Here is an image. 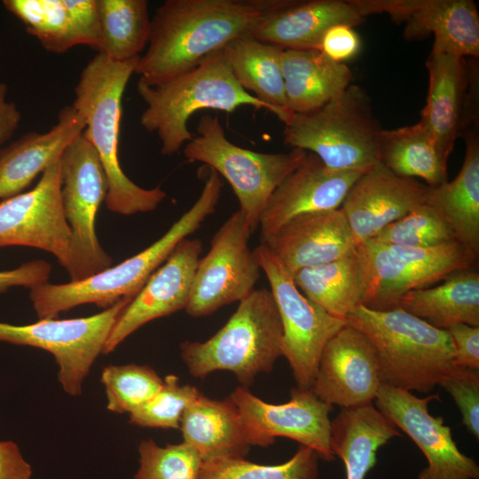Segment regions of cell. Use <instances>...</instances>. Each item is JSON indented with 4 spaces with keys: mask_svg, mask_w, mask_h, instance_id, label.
<instances>
[{
    "mask_svg": "<svg viewBox=\"0 0 479 479\" xmlns=\"http://www.w3.org/2000/svg\"><path fill=\"white\" fill-rule=\"evenodd\" d=\"M288 0H167L151 19V31L135 73L156 83L187 71L248 35L266 14Z\"/></svg>",
    "mask_w": 479,
    "mask_h": 479,
    "instance_id": "6da1fadb",
    "label": "cell"
},
{
    "mask_svg": "<svg viewBox=\"0 0 479 479\" xmlns=\"http://www.w3.org/2000/svg\"><path fill=\"white\" fill-rule=\"evenodd\" d=\"M139 57L114 61L102 53L95 55L80 75L72 105L85 119L82 134L98 153L105 171L106 207L125 216L153 211L167 196L160 187L145 189L136 185L122 169L119 161L122 99Z\"/></svg>",
    "mask_w": 479,
    "mask_h": 479,
    "instance_id": "7a4b0ae2",
    "label": "cell"
},
{
    "mask_svg": "<svg viewBox=\"0 0 479 479\" xmlns=\"http://www.w3.org/2000/svg\"><path fill=\"white\" fill-rule=\"evenodd\" d=\"M137 90L145 104L142 127L155 133L163 155L177 153L193 138L187 124L191 116L205 109L233 112L240 106L270 108L245 90L234 78L221 51L192 68L156 83L141 79Z\"/></svg>",
    "mask_w": 479,
    "mask_h": 479,
    "instance_id": "3957f363",
    "label": "cell"
},
{
    "mask_svg": "<svg viewBox=\"0 0 479 479\" xmlns=\"http://www.w3.org/2000/svg\"><path fill=\"white\" fill-rule=\"evenodd\" d=\"M221 191L218 182L206 181L197 200L160 239L119 264L80 281L46 282L30 288L29 297L38 318H55L60 312L86 303L106 309L123 297H134L177 245L215 212Z\"/></svg>",
    "mask_w": 479,
    "mask_h": 479,
    "instance_id": "277c9868",
    "label": "cell"
},
{
    "mask_svg": "<svg viewBox=\"0 0 479 479\" xmlns=\"http://www.w3.org/2000/svg\"><path fill=\"white\" fill-rule=\"evenodd\" d=\"M345 321L373 343L383 384L428 393L454 366V346L448 331L400 308L375 310L361 304Z\"/></svg>",
    "mask_w": 479,
    "mask_h": 479,
    "instance_id": "5b68a950",
    "label": "cell"
},
{
    "mask_svg": "<svg viewBox=\"0 0 479 479\" xmlns=\"http://www.w3.org/2000/svg\"><path fill=\"white\" fill-rule=\"evenodd\" d=\"M282 325L272 294L255 289L240 302L226 324L205 342L185 341L180 354L196 378L224 370L249 387L260 373L272 370L282 356Z\"/></svg>",
    "mask_w": 479,
    "mask_h": 479,
    "instance_id": "8992f818",
    "label": "cell"
},
{
    "mask_svg": "<svg viewBox=\"0 0 479 479\" xmlns=\"http://www.w3.org/2000/svg\"><path fill=\"white\" fill-rule=\"evenodd\" d=\"M283 141L318 156L329 169L365 173L380 162V134L369 95L349 86L320 108L293 114Z\"/></svg>",
    "mask_w": 479,
    "mask_h": 479,
    "instance_id": "52a82bcc",
    "label": "cell"
},
{
    "mask_svg": "<svg viewBox=\"0 0 479 479\" xmlns=\"http://www.w3.org/2000/svg\"><path fill=\"white\" fill-rule=\"evenodd\" d=\"M197 137L186 143L188 161L209 166L232 186L251 234L259 226L262 213L276 188L307 156L292 148L287 153H259L232 143L216 115L200 119Z\"/></svg>",
    "mask_w": 479,
    "mask_h": 479,
    "instance_id": "ba28073f",
    "label": "cell"
},
{
    "mask_svg": "<svg viewBox=\"0 0 479 479\" xmlns=\"http://www.w3.org/2000/svg\"><path fill=\"white\" fill-rule=\"evenodd\" d=\"M60 170L62 206L72 235L68 274L75 282L112 264L96 234L97 213L106 197L107 179L98 153L82 133L63 151Z\"/></svg>",
    "mask_w": 479,
    "mask_h": 479,
    "instance_id": "9c48e42d",
    "label": "cell"
},
{
    "mask_svg": "<svg viewBox=\"0 0 479 479\" xmlns=\"http://www.w3.org/2000/svg\"><path fill=\"white\" fill-rule=\"evenodd\" d=\"M132 298L123 297L103 311L84 318H43L21 326L0 322V342L50 352L59 366L58 380L62 389L78 397L114 324Z\"/></svg>",
    "mask_w": 479,
    "mask_h": 479,
    "instance_id": "30bf717a",
    "label": "cell"
},
{
    "mask_svg": "<svg viewBox=\"0 0 479 479\" xmlns=\"http://www.w3.org/2000/svg\"><path fill=\"white\" fill-rule=\"evenodd\" d=\"M254 252L268 279L279 314L283 330L282 356L288 361L297 388L309 389L325 345L346 321L328 314L309 300L265 244L261 243Z\"/></svg>",
    "mask_w": 479,
    "mask_h": 479,
    "instance_id": "8fae6325",
    "label": "cell"
},
{
    "mask_svg": "<svg viewBox=\"0 0 479 479\" xmlns=\"http://www.w3.org/2000/svg\"><path fill=\"white\" fill-rule=\"evenodd\" d=\"M361 245L371 283L362 305L375 310L397 308L406 293L429 287L450 274L472 269L478 255L457 240L430 247H406L370 240Z\"/></svg>",
    "mask_w": 479,
    "mask_h": 479,
    "instance_id": "7c38bea8",
    "label": "cell"
},
{
    "mask_svg": "<svg viewBox=\"0 0 479 479\" xmlns=\"http://www.w3.org/2000/svg\"><path fill=\"white\" fill-rule=\"evenodd\" d=\"M250 236L240 210L215 233L208 252L197 264L185 308L188 315L208 316L224 305L240 302L255 290L261 268L249 247Z\"/></svg>",
    "mask_w": 479,
    "mask_h": 479,
    "instance_id": "4fadbf2b",
    "label": "cell"
},
{
    "mask_svg": "<svg viewBox=\"0 0 479 479\" xmlns=\"http://www.w3.org/2000/svg\"><path fill=\"white\" fill-rule=\"evenodd\" d=\"M290 397L287 403L274 404L240 387L228 397L240 415L250 445L268 447L276 437L283 436L311 448L326 461L334 460L330 448L329 413L333 406L310 389L293 388Z\"/></svg>",
    "mask_w": 479,
    "mask_h": 479,
    "instance_id": "5bb4252c",
    "label": "cell"
},
{
    "mask_svg": "<svg viewBox=\"0 0 479 479\" xmlns=\"http://www.w3.org/2000/svg\"><path fill=\"white\" fill-rule=\"evenodd\" d=\"M61 186L59 158L42 173L31 190L0 201V247L47 251L68 272L72 235L62 206Z\"/></svg>",
    "mask_w": 479,
    "mask_h": 479,
    "instance_id": "9a60e30c",
    "label": "cell"
},
{
    "mask_svg": "<svg viewBox=\"0 0 479 479\" xmlns=\"http://www.w3.org/2000/svg\"><path fill=\"white\" fill-rule=\"evenodd\" d=\"M374 399V406L424 454L428 466L417 479H479L475 460L459 450L443 418L428 412L429 403L439 400L438 395L418 397L410 391L381 383Z\"/></svg>",
    "mask_w": 479,
    "mask_h": 479,
    "instance_id": "2e32d148",
    "label": "cell"
},
{
    "mask_svg": "<svg viewBox=\"0 0 479 479\" xmlns=\"http://www.w3.org/2000/svg\"><path fill=\"white\" fill-rule=\"evenodd\" d=\"M363 17L386 13L404 23L407 39L434 35L432 48L466 58L479 55V14L471 0H351Z\"/></svg>",
    "mask_w": 479,
    "mask_h": 479,
    "instance_id": "e0dca14e",
    "label": "cell"
},
{
    "mask_svg": "<svg viewBox=\"0 0 479 479\" xmlns=\"http://www.w3.org/2000/svg\"><path fill=\"white\" fill-rule=\"evenodd\" d=\"M381 384L373 343L346 324L325 345L310 389L332 406L349 408L372 403Z\"/></svg>",
    "mask_w": 479,
    "mask_h": 479,
    "instance_id": "ac0fdd59",
    "label": "cell"
},
{
    "mask_svg": "<svg viewBox=\"0 0 479 479\" xmlns=\"http://www.w3.org/2000/svg\"><path fill=\"white\" fill-rule=\"evenodd\" d=\"M202 252L201 241L185 238L150 276L114 324L103 354L111 353L145 324L186 308Z\"/></svg>",
    "mask_w": 479,
    "mask_h": 479,
    "instance_id": "d6986e66",
    "label": "cell"
},
{
    "mask_svg": "<svg viewBox=\"0 0 479 479\" xmlns=\"http://www.w3.org/2000/svg\"><path fill=\"white\" fill-rule=\"evenodd\" d=\"M362 174L331 169L308 153L269 199L259 221L261 242L297 216L340 208Z\"/></svg>",
    "mask_w": 479,
    "mask_h": 479,
    "instance_id": "ffe728a7",
    "label": "cell"
},
{
    "mask_svg": "<svg viewBox=\"0 0 479 479\" xmlns=\"http://www.w3.org/2000/svg\"><path fill=\"white\" fill-rule=\"evenodd\" d=\"M428 191L427 185L398 176L379 162L352 185L341 209L359 245L424 203Z\"/></svg>",
    "mask_w": 479,
    "mask_h": 479,
    "instance_id": "44dd1931",
    "label": "cell"
},
{
    "mask_svg": "<svg viewBox=\"0 0 479 479\" xmlns=\"http://www.w3.org/2000/svg\"><path fill=\"white\" fill-rule=\"evenodd\" d=\"M261 243L292 276L342 258L358 247L341 208L297 216Z\"/></svg>",
    "mask_w": 479,
    "mask_h": 479,
    "instance_id": "7402d4cb",
    "label": "cell"
},
{
    "mask_svg": "<svg viewBox=\"0 0 479 479\" xmlns=\"http://www.w3.org/2000/svg\"><path fill=\"white\" fill-rule=\"evenodd\" d=\"M3 5L50 52L77 45L99 51L96 0H4Z\"/></svg>",
    "mask_w": 479,
    "mask_h": 479,
    "instance_id": "603a6c76",
    "label": "cell"
},
{
    "mask_svg": "<svg viewBox=\"0 0 479 479\" xmlns=\"http://www.w3.org/2000/svg\"><path fill=\"white\" fill-rule=\"evenodd\" d=\"M351 0H288L266 14L248 34L282 49H318L324 34L336 25L365 21Z\"/></svg>",
    "mask_w": 479,
    "mask_h": 479,
    "instance_id": "cb8c5ba5",
    "label": "cell"
},
{
    "mask_svg": "<svg viewBox=\"0 0 479 479\" xmlns=\"http://www.w3.org/2000/svg\"><path fill=\"white\" fill-rule=\"evenodd\" d=\"M86 127L85 119L73 106L64 107L48 131H30L0 150V199L26 189Z\"/></svg>",
    "mask_w": 479,
    "mask_h": 479,
    "instance_id": "d4e9b609",
    "label": "cell"
},
{
    "mask_svg": "<svg viewBox=\"0 0 479 479\" xmlns=\"http://www.w3.org/2000/svg\"><path fill=\"white\" fill-rule=\"evenodd\" d=\"M426 66L429 84L420 122L449 158L468 98V66L465 58L434 48Z\"/></svg>",
    "mask_w": 479,
    "mask_h": 479,
    "instance_id": "484cf974",
    "label": "cell"
},
{
    "mask_svg": "<svg viewBox=\"0 0 479 479\" xmlns=\"http://www.w3.org/2000/svg\"><path fill=\"white\" fill-rule=\"evenodd\" d=\"M179 428L184 442L196 450L202 462L245 459L251 446L229 397L216 400L200 393L185 410Z\"/></svg>",
    "mask_w": 479,
    "mask_h": 479,
    "instance_id": "4316f807",
    "label": "cell"
},
{
    "mask_svg": "<svg viewBox=\"0 0 479 479\" xmlns=\"http://www.w3.org/2000/svg\"><path fill=\"white\" fill-rule=\"evenodd\" d=\"M298 289L328 314L344 319L364 303L371 283L367 256L361 245L334 262L302 269L293 275Z\"/></svg>",
    "mask_w": 479,
    "mask_h": 479,
    "instance_id": "83f0119b",
    "label": "cell"
},
{
    "mask_svg": "<svg viewBox=\"0 0 479 479\" xmlns=\"http://www.w3.org/2000/svg\"><path fill=\"white\" fill-rule=\"evenodd\" d=\"M466 153L462 167L451 182L429 187L426 203L437 210L455 239L479 255V137L477 122L465 126Z\"/></svg>",
    "mask_w": 479,
    "mask_h": 479,
    "instance_id": "f1b7e54d",
    "label": "cell"
},
{
    "mask_svg": "<svg viewBox=\"0 0 479 479\" xmlns=\"http://www.w3.org/2000/svg\"><path fill=\"white\" fill-rule=\"evenodd\" d=\"M281 68L287 107L291 114L320 108L350 84L351 71L317 49H284Z\"/></svg>",
    "mask_w": 479,
    "mask_h": 479,
    "instance_id": "f546056e",
    "label": "cell"
},
{
    "mask_svg": "<svg viewBox=\"0 0 479 479\" xmlns=\"http://www.w3.org/2000/svg\"><path fill=\"white\" fill-rule=\"evenodd\" d=\"M398 436L397 427L369 403L342 408L331 421L330 448L343 461L346 479H365L378 450Z\"/></svg>",
    "mask_w": 479,
    "mask_h": 479,
    "instance_id": "4dcf8cb0",
    "label": "cell"
},
{
    "mask_svg": "<svg viewBox=\"0 0 479 479\" xmlns=\"http://www.w3.org/2000/svg\"><path fill=\"white\" fill-rule=\"evenodd\" d=\"M283 50L245 35L229 43L222 52L238 83L247 92L252 91L285 123L293 114L287 107Z\"/></svg>",
    "mask_w": 479,
    "mask_h": 479,
    "instance_id": "1f68e13d",
    "label": "cell"
},
{
    "mask_svg": "<svg viewBox=\"0 0 479 479\" xmlns=\"http://www.w3.org/2000/svg\"><path fill=\"white\" fill-rule=\"evenodd\" d=\"M397 308L441 329L459 323L479 326V273L473 268L455 271L436 287L406 293Z\"/></svg>",
    "mask_w": 479,
    "mask_h": 479,
    "instance_id": "d6a6232c",
    "label": "cell"
},
{
    "mask_svg": "<svg viewBox=\"0 0 479 479\" xmlns=\"http://www.w3.org/2000/svg\"><path fill=\"white\" fill-rule=\"evenodd\" d=\"M380 162L395 174L421 178L429 187L447 181L448 159L419 122L380 134Z\"/></svg>",
    "mask_w": 479,
    "mask_h": 479,
    "instance_id": "836d02e7",
    "label": "cell"
},
{
    "mask_svg": "<svg viewBox=\"0 0 479 479\" xmlns=\"http://www.w3.org/2000/svg\"><path fill=\"white\" fill-rule=\"evenodd\" d=\"M100 48L114 61L140 56L147 46L151 19L146 0H96Z\"/></svg>",
    "mask_w": 479,
    "mask_h": 479,
    "instance_id": "e575fe53",
    "label": "cell"
},
{
    "mask_svg": "<svg viewBox=\"0 0 479 479\" xmlns=\"http://www.w3.org/2000/svg\"><path fill=\"white\" fill-rule=\"evenodd\" d=\"M318 453L301 445L294 456L279 465H260L245 459H222L202 462L199 479H317Z\"/></svg>",
    "mask_w": 479,
    "mask_h": 479,
    "instance_id": "d590c367",
    "label": "cell"
},
{
    "mask_svg": "<svg viewBox=\"0 0 479 479\" xmlns=\"http://www.w3.org/2000/svg\"><path fill=\"white\" fill-rule=\"evenodd\" d=\"M106 395V408L114 413H130L162 387L163 380L148 365H109L101 373Z\"/></svg>",
    "mask_w": 479,
    "mask_h": 479,
    "instance_id": "8d00e7d4",
    "label": "cell"
},
{
    "mask_svg": "<svg viewBox=\"0 0 479 479\" xmlns=\"http://www.w3.org/2000/svg\"><path fill=\"white\" fill-rule=\"evenodd\" d=\"M372 240L406 247H430L456 240L445 219L426 202L383 228Z\"/></svg>",
    "mask_w": 479,
    "mask_h": 479,
    "instance_id": "74e56055",
    "label": "cell"
},
{
    "mask_svg": "<svg viewBox=\"0 0 479 479\" xmlns=\"http://www.w3.org/2000/svg\"><path fill=\"white\" fill-rule=\"evenodd\" d=\"M139 467L135 479H199L202 459L190 444L158 445L153 440L138 445Z\"/></svg>",
    "mask_w": 479,
    "mask_h": 479,
    "instance_id": "f35d334b",
    "label": "cell"
},
{
    "mask_svg": "<svg viewBox=\"0 0 479 479\" xmlns=\"http://www.w3.org/2000/svg\"><path fill=\"white\" fill-rule=\"evenodd\" d=\"M200 392L190 384H181L177 376L167 375L161 389L131 412L130 423L145 428H179L186 407Z\"/></svg>",
    "mask_w": 479,
    "mask_h": 479,
    "instance_id": "ab89813d",
    "label": "cell"
},
{
    "mask_svg": "<svg viewBox=\"0 0 479 479\" xmlns=\"http://www.w3.org/2000/svg\"><path fill=\"white\" fill-rule=\"evenodd\" d=\"M458 406L462 424L479 438V373L467 367L453 366L440 384Z\"/></svg>",
    "mask_w": 479,
    "mask_h": 479,
    "instance_id": "60d3db41",
    "label": "cell"
},
{
    "mask_svg": "<svg viewBox=\"0 0 479 479\" xmlns=\"http://www.w3.org/2000/svg\"><path fill=\"white\" fill-rule=\"evenodd\" d=\"M361 49V39L352 27L336 25L324 34L318 49L330 59L343 63L353 59Z\"/></svg>",
    "mask_w": 479,
    "mask_h": 479,
    "instance_id": "b9f144b4",
    "label": "cell"
},
{
    "mask_svg": "<svg viewBox=\"0 0 479 479\" xmlns=\"http://www.w3.org/2000/svg\"><path fill=\"white\" fill-rule=\"evenodd\" d=\"M454 346L453 365L479 369V326L455 324L446 329Z\"/></svg>",
    "mask_w": 479,
    "mask_h": 479,
    "instance_id": "7bdbcfd3",
    "label": "cell"
},
{
    "mask_svg": "<svg viewBox=\"0 0 479 479\" xmlns=\"http://www.w3.org/2000/svg\"><path fill=\"white\" fill-rule=\"evenodd\" d=\"M51 265L44 260H33L19 267L0 271V293L12 287H34L48 282Z\"/></svg>",
    "mask_w": 479,
    "mask_h": 479,
    "instance_id": "ee69618b",
    "label": "cell"
},
{
    "mask_svg": "<svg viewBox=\"0 0 479 479\" xmlns=\"http://www.w3.org/2000/svg\"><path fill=\"white\" fill-rule=\"evenodd\" d=\"M6 95L7 86L0 82V147L11 139L21 120L17 105L7 100Z\"/></svg>",
    "mask_w": 479,
    "mask_h": 479,
    "instance_id": "f6af8a7d",
    "label": "cell"
},
{
    "mask_svg": "<svg viewBox=\"0 0 479 479\" xmlns=\"http://www.w3.org/2000/svg\"><path fill=\"white\" fill-rule=\"evenodd\" d=\"M25 466L26 460L14 443L0 442V479H14Z\"/></svg>",
    "mask_w": 479,
    "mask_h": 479,
    "instance_id": "bcb514c9",
    "label": "cell"
}]
</instances>
